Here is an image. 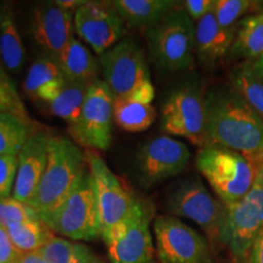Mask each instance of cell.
I'll use <instances>...</instances> for the list:
<instances>
[{
  "instance_id": "obj_3",
  "label": "cell",
  "mask_w": 263,
  "mask_h": 263,
  "mask_svg": "<svg viewBox=\"0 0 263 263\" xmlns=\"http://www.w3.org/2000/svg\"><path fill=\"white\" fill-rule=\"evenodd\" d=\"M196 168L226 207L244 197L256 180L257 167L242 154L219 145L200 147Z\"/></svg>"
},
{
  "instance_id": "obj_36",
  "label": "cell",
  "mask_w": 263,
  "mask_h": 263,
  "mask_svg": "<svg viewBox=\"0 0 263 263\" xmlns=\"http://www.w3.org/2000/svg\"><path fill=\"white\" fill-rule=\"evenodd\" d=\"M248 263H263V229L259 232L254 245H252Z\"/></svg>"
},
{
  "instance_id": "obj_23",
  "label": "cell",
  "mask_w": 263,
  "mask_h": 263,
  "mask_svg": "<svg viewBox=\"0 0 263 263\" xmlns=\"http://www.w3.org/2000/svg\"><path fill=\"white\" fill-rule=\"evenodd\" d=\"M0 59L12 73H20L25 64V49L12 10L0 3Z\"/></svg>"
},
{
  "instance_id": "obj_42",
  "label": "cell",
  "mask_w": 263,
  "mask_h": 263,
  "mask_svg": "<svg viewBox=\"0 0 263 263\" xmlns=\"http://www.w3.org/2000/svg\"><path fill=\"white\" fill-rule=\"evenodd\" d=\"M257 166H263V155H262V157H261V159H259V160H258V162H257V164H256V167H257Z\"/></svg>"
},
{
  "instance_id": "obj_25",
  "label": "cell",
  "mask_w": 263,
  "mask_h": 263,
  "mask_svg": "<svg viewBox=\"0 0 263 263\" xmlns=\"http://www.w3.org/2000/svg\"><path fill=\"white\" fill-rule=\"evenodd\" d=\"M10 238L21 254L37 251L44 248L54 236L41 218L15 223L6 227Z\"/></svg>"
},
{
  "instance_id": "obj_29",
  "label": "cell",
  "mask_w": 263,
  "mask_h": 263,
  "mask_svg": "<svg viewBox=\"0 0 263 263\" xmlns=\"http://www.w3.org/2000/svg\"><path fill=\"white\" fill-rule=\"evenodd\" d=\"M230 85L239 91L263 121V82L250 71L248 64L235 67L230 73Z\"/></svg>"
},
{
  "instance_id": "obj_2",
  "label": "cell",
  "mask_w": 263,
  "mask_h": 263,
  "mask_svg": "<svg viewBox=\"0 0 263 263\" xmlns=\"http://www.w3.org/2000/svg\"><path fill=\"white\" fill-rule=\"evenodd\" d=\"M85 157L80 147L62 137H49L45 171L29 206L39 216L54 211L65 201L85 168Z\"/></svg>"
},
{
  "instance_id": "obj_10",
  "label": "cell",
  "mask_w": 263,
  "mask_h": 263,
  "mask_svg": "<svg viewBox=\"0 0 263 263\" xmlns=\"http://www.w3.org/2000/svg\"><path fill=\"white\" fill-rule=\"evenodd\" d=\"M105 82L115 98L129 97L151 82L147 60L140 43L126 38L99 57Z\"/></svg>"
},
{
  "instance_id": "obj_38",
  "label": "cell",
  "mask_w": 263,
  "mask_h": 263,
  "mask_svg": "<svg viewBox=\"0 0 263 263\" xmlns=\"http://www.w3.org/2000/svg\"><path fill=\"white\" fill-rule=\"evenodd\" d=\"M245 64H248L250 71L254 73L255 77L258 78L261 82H263V54L261 57L256 59V60L251 62H245Z\"/></svg>"
},
{
  "instance_id": "obj_37",
  "label": "cell",
  "mask_w": 263,
  "mask_h": 263,
  "mask_svg": "<svg viewBox=\"0 0 263 263\" xmlns=\"http://www.w3.org/2000/svg\"><path fill=\"white\" fill-rule=\"evenodd\" d=\"M16 263H45V261L43 258L41 250H37V251L21 254Z\"/></svg>"
},
{
  "instance_id": "obj_20",
  "label": "cell",
  "mask_w": 263,
  "mask_h": 263,
  "mask_svg": "<svg viewBox=\"0 0 263 263\" xmlns=\"http://www.w3.org/2000/svg\"><path fill=\"white\" fill-rule=\"evenodd\" d=\"M173 0H116L112 3L124 24L134 28H150L176 8Z\"/></svg>"
},
{
  "instance_id": "obj_35",
  "label": "cell",
  "mask_w": 263,
  "mask_h": 263,
  "mask_svg": "<svg viewBox=\"0 0 263 263\" xmlns=\"http://www.w3.org/2000/svg\"><path fill=\"white\" fill-rule=\"evenodd\" d=\"M213 6H215V0H185L183 3L184 10L194 22L200 21L210 12H212Z\"/></svg>"
},
{
  "instance_id": "obj_15",
  "label": "cell",
  "mask_w": 263,
  "mask_h": 263,
  "mask_svg": "<svg viewBox=\"0 0 263 263\" xmlns=\"http://www.w3.org/2000/svg\"><path fill=\"white\" fill-rule=\"evenodd\" d=\"M74 28L78 35L100 57L122 41L124 22L116 9L97 2H85L74 11Z\"/></svg>"
},
{
  "instance_id": "obj_7",
  "label": "cell",
  "mask_w": 263,
  "mask_h": 263,
  "mask_svg": "<svg viewBox=\"0 0 263 263\" xmlns=\"http://www.w3.org/2000/svg\"><path fill=\"white\" fill-rule=\"evenodd\" d=\"M206 93L199 78L179 82L167 95L162 105V129L182 137L196 146L206 145Z\"/></svg>"
},
{
  "instance_id": "obj_9",
  "label": "cell",
  "mask_w": 263,
  "mask_h": 263,
  "mask_svg": "<svg viewBox=\"0 0 263 263\" xmlns=\"http://www.w3.org/2000/svg\"><path fill=\"white\" fill-rule=\"evenodd\" d=\"M115 95L106 82L95 80L88 90L78 120L68 126L73 139L91 150H106L111 144Z\"/></svg>"
},
{
  "instance_id": "obj_31",
  "label": "cell",
  "mask_w": 263,
  "mask_h": 263,
  "mask_svg": "<svg viewBox=\"0 0 263 263\" xmlns=\"http://www.w3.org/2000/svg\"><path fill=\"white\" fill-rule=\"evenodd\" d=\"M11 114L28 122V115L14 82L0 67V114Z\"/></svg>"
},
{
  "instance_id": "obj_12",
  "label": "cell",
  "mask_w": 263,
  "mask_h": 263,
  "mask_svg": "<svg viewBox=\"0 0 263 263\" xmlns=\"http://www.w3.org/2000/svg\"><path fill=\"white\" fill-rule=\"evenodd\" d=\"M263 229V188L254 184L251 190L234 205L227 207L221 244L234 259L248 261L256 238Z\"/></svg>"
},
{
  "instance_id": "obj_16",
  "label": "cell",
  "mask_w": 263,
  "mask_h": 263,
  "mask_svg": "<svg viewBox=\"0 0 263 263\" xmlns=\"http://www.w3.org/2000/svg\"><path fill=\"white\" fill-rule=\"evenodd\" d=\"M31 35L44 58L58 64L72 35V12L57 3H43L33 9Z\"/></svg>"
},
{
  "instance_id": "obj_33",
  "label": "cell",
  "mask_w": 263,
  "mask_h": 263,
  "mask_svg": "<svg viewBox=\"0 0 263 263\" xmlns=\"http://www.w3.org/2000/svg\"><path fill=\"white\" fill-rule=\"evenodd\" d=\"M17 166L18 156H0V199L12 195L16 174H17Z\"/></svg>"
},
{
  "instance_id": "obj_6",
  "label": "cell",
  "mask_w": 263,
  "mask_h": 263,
  "mask_svg": "<svg viewBox=\"0 0 263 263\" xmlns=\"http://www.w3.org/2000/svg\"><path fill=\"white\" fill-rule=\"evenodd\" d=\"M39 218L52 233L67 239L89 241L101 236L98 201L88 168L65 201Z\"/></svg>"
},
{
  "instance_id": "obj_5",
  "label": "cell",
  "mask_w": 263,
  "mask_h": 263,
  "mask_svg": "<svg viewBox=\"0 0 263 263\" xmlns=\"http://www.w3.org/2000/svg\"><path fill=\"white\" fill-rule=\"evenodd\" d=\"M164 205L173 217L190 219L212 242H221L227 207L209 192L199 177H184L171 184L164 194Z\"/></svg>"
},
{
  "instance_id": "obj_8",
  "label": "cell",
  "mask_w": 263,
  "mask_h": 263,
  "mask_svg": "<svg viewBox=\"0 0 263 263\" xmlns=\"http://www.w3.org/2000/svg\"><path fill=\"white\" fill-rule=\"evenodd\" d=\"M85 161L88 163L99 215H100L101 238L105 239L117 227L123 224L133 216L141 200L128 190L107 163L94 151H88Z\"/></svg>"
},
{
  "instance_id": "obj_26",
  "label": "cell",
  "mask_w": 263,
  "mask_h": 263,
  "mask_svg": "<svg viewBox=\"0 0 263 263\" xmlns=\"http://www.w3.org/2000/svg\"><path fill=\"white\" fill-rule=\"evenodd\" d=\"M91 83L65 82V85L61 89L60 94L58 95L54 101L49 104L51 112L55 116L65 120L68 126H72L80 117L82 107H83Z\"/></svg>"
},
{
  "instance_id": "obj_21",
  "label": "cell",
  "mask_w": 263,
  "mask_h": 263,
  "mask_svg": "<svg viewBox=\"0 0 263 263\" xmlns=\"http://www.w3.org/2000/svg\"><path fill=\"white\" fill-rule=\"evenodd\" d=\"M59 67L66 82L76 83H91L98 80V62L88 48L76 39L71 38L70 43L58 61Z\"/></svg>"
},
{
  "instance_id": "obj_30",
  "label": "cell",
  "mask_w": 263,
  "mask_h": 263,
  "mask_svg": "<svg viewBox=\"0 0 263 263\" xmlns=\"http://www.w3.org/2000/svg\"><path fill=\"white\" fill-rule=\"evenodd\" d=\"M257 4L259 3L251 0H215L213 15L221 27L234 28L238 26V20L256 8Z\"/></svg>"
},
{
  "instance_id": "obj_32",
  "label": "cell",
  "mask_w": 263,
  "mask_h": 263,
  "mask_svg": "<svg viewBox=\"0 0 263 263\" xmlns=\"http://www.w3.org/2000/svg\"><path fill=\"white\" fill-rule=\"evenodd\" d=\"M39 218L38 212L27 203L18 201L12 196L0 199V226L9 227L15 223Z\"/></svg>"
},
{
  "instance_id": "obj_13",
  "label": "cell",
  "mask_w": 263,
  "mask_h": 263,
  "mask_svg": "<svg viewBox=\"0 0 263 263\" xmlns=\"http://www.w3.org/2000/svg\"><path fill=\"white\" fill-rule=\"evenodd\" d=\"M151 218L153 207L141 200L133 216L103 239L111 263H155Z\"/></svg>"
},
{
  "instance_id": "obj_27",
  "label": "cell",
  "mask_w": 263,
  "mask_h": 263,
  "mask_svg": "<svg viewBox=\"0 0 263 263\" xmlns=\"http://www.w3.org/2000/svg\"><path fill=\"white\" fill-rule=\"evenodd\" d=\"M31 137L27 121L11 114H0V156H18Z\"/></svg>"
},
{
  "instance_id": "obj_18",
  "label": "cell",
  "mask_w": 263,
  "mask_h": 263,
  "mask_svg": "<svg viewBox=\"0 0 263 263\" xmlns=\"http://www.w3.org/2000/svg\"><path fill=\"white\" fill-rule=\"evenodd\" d=\"M238 26L223 28L212 12L195 22V57L206 68H213L228 57Z\"/></svg>"
},
{
  "instance_id": "obj_43",
  "label": "cell",
  "mask_w": 263,
  "mask_h": 263,
  "mask_svg": "<svg viewBox=\"0 0 263 263\" xmlns=\"http://www.w3.org/2000/svg\"><path fill=\"white\" fill-rule=\"evenodd\" d=\"M89 263H103V262H101L100 259H98V258H95V257H94L93 259H91V261H90Z\"/></svg>"
},
{
  "instance_id": "obj_14",
  "label": "cell",
  "mask_w": 263,
  "mask_h": 263,
  "mask_svg": "<svg viewBox=\"0 0 263 263\" xmlns=\"http://www.w3.org/2000/svg\"><path fill=\"white\" fill-rule=\"evenodd\" d=\"M190 157V150L182 141L168 136L153 138L138 151L136 167L139 182L155 186L174 178L186 170Z\"/></svg>"
},
{
  "instance_id": "obj_17",
  "label": "cell",
  "mask_w": 263,
  "mask_h": 263,
  "mask_svg": "<svg viewBox=\"0 0 263 263\" xmlns=\"http://www.w3.org/2000/svg\"><path fill=\"white\" fill-rule=\"evenodd\" d=\"M48 140L45 134H32L18 154L12 197L29 205L45 171L48 160Z\"/></svg>"
},
{
  "instance_id": "obj_1",
  "label": "cell",
  "mask_w": 263,
  "mask_h": 263,
  "mask_svg": "<svg viewBox=\"0 0 263 263\" xmlns=\"http://www.w3.org/2000/svg\"><path fill=\"white\" fill-rule=\"evenodd\" d=\"M206 145L228 147L257 164L263 155V121L230 84L206 93Z\"/></svg>"
},
{
  "instance_id": "obj_19",
  "label": "cell",
  "mask_w": 263,
  "mask_h": 263,
  "mask_svg": "<svg viewBox=\"0 0 263 263\" xmlns=\"http://www.w3.org/2000/svg\"><path fill=\"white\" fill-rule=\"evenodd\" d=\"M64 74L55 61L48 58L35 60L28 68L24 82V90L33 100L50 104L65 85Z\"/></svg>"
},
{
  "instance_id": "obj_4",
  "label": "cell",
  "mask_w": 263,
  "mask_h": 263,
  "mask_svg": "<svg viewBox=\"0 0 263 263\" xmlns=\"http://www.w3.org/2000/svg\"><path fill=\"white\" fill-rule=\"evenodd\" d=\"M150 57L157 67L168 72L186 71L195 59V22L177 5L156 25L146 29Z\"/></svg>"
},
{
  "instance_id": "obj_40",
  "label": "cell",
  "mask_w": 263,
  "mask_h": 263,
  "mask_svg": "<svg viewBox=\"0 0 263 263\" xmlns=\"http://www.w3.org/2000/svg\"><path fill=\"white\" fill-rule=\"evenodd\" d=\"M255 183L261 185L263 188V166H257V173H256Z\"/></svg>"
},
{
  "instance_id": "obj_34",
  "label": "cell",
  "mask_w": 263,
  "mask_h": 263,
  "mask_svg": "<svg viewBox=\"0 0 263 263\" xmlns=\"http://www.w3.org/2000/svg\"><path fill=\"white\" fill-rule=\"evenodd\" d=\"M21 252L10 238L5 227L0 226V263H16Z\"/></svg>"
},
{
  "instance_id": "obj_28",
  "label": "cell",
  "mask_w": 263,
  "mask_h": 263,
  "mask_svg": "<svg viewBox=\"0 0 263 263\" xmlns=\"http://www.w3.org/2000/svg\"><path fill=\"white\" fill-rule=\"evenodd\" d=\"M41 252L45 263H89L94 258L87 246L55 235Z\"/></svg>"
},
{
  "instance_id": "obj_11",
  "label": "cell",
  "mask_w": 263,
  "mask_h": 263,
  "mask_svg": "<svg viewBox=\"0 0 263 263\" xmlns=\"http://www.w3.org/2000/svg\"><path fill=\"white\" fill-rule=\"evenodd\" d=\"M154 235L160 263H212L207 240L177 217H156Z\"/></svg>"
},
{
  "instance_id": "obj_41",
  "label": "cell",
  "mask_w": 263,
  "mask_h": 263,
  "mask_svg": "<svg viewBox=\"0 0 263 263\" xmlns=\"http://www.w3.org/2000/svg\"><path fill=\"white\" fill-rule=\"evenodd\" d=\"M229 263H248V261H238V259L233 258V261H230Z\"/></svg>"
},
{
  "instance_id": "obj_24",
  "label": "cell",
  "mask_w": 263,
  "mask_h": 263,
  "mask_svg": "<svg viewBox=\"0 0 263 263\" xmlns=\"http://www.w3.org/2000/svg\"><path fill=\"white\" fill-rule=\"evenodd\" d=\"M155 118L156 110L153 104L139 103L129 98H115L114 120L126 132L139 133L149 129Z\"/></svg>"
},
{
  "instance_id": "obj_39",
  "label": "cell",
  "mask_w": 263,
  "mask_h": 263,
  "mask_svg": "<svg viewBox=\"0 0 263 263\" xmlns=\"http://www.w3.org/2000/svg\"><path fill=\"white\" fill-rule=\"evenodd\" d=\"M57 4L59 6H61L62 9L67 10V11H71L72 10H77L80 9L82 5L85 4V2L83 0H57Z\"/></svg>"
},
{
  "instance_id": "obj_22",
  "label": "cell",
  "mask_w": 263,
  "mask_h": 263,
  "mask_svg": "<svg viewBox=\"0 0 263 263\" xmlns=\"http://www.w3.org/2000/svg\"><path fill=\"white\" fill-rule=\"evenodd\" d=\"M263 54V11L246 16L238 24L228 58L251 62Z\"/></svg>"
}]
</instances>
